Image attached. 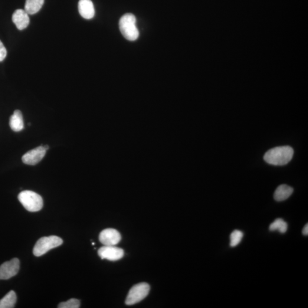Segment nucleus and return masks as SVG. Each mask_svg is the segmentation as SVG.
Masks as SVG:
<instances>
[{
    "mask_svg": "<svg viewBox=\"0 0 308 308\" xmlns=\"http://www.w3.org/2000/svg\"><path fill=\"white\" fill-rule=\"evenodd\" d=\"M294 150L288 146L274 147L265 154L264 159L270 165L284 166L289 163L293 158Z\"/></svg>",
    "mask_w": 308,
    "mask_h": 308,
    "instance_id": "1",
    "label": "nucleus"
},
{
    "mask_svg": "<svg viewBox=\"0 0 308 308\" xmlns=\"http://www.w3.org/2000/svg\"><path fill=\"white\" fill-rule=\"evenodd\" d=\"M136 22V16L132 14L124 15L120 19V31L127 40L136 41L139 37V33L137 27Z\"/></svg>",
    "mask_w": 308,
    "mask_h": 308,
    "instance_id": "2",
    "label": "nucleus"
},
{
    "mask_svg": "<svg viewBox=\"0 0 308 308\" xmlns=\"http://www.w3.org/2000/svg\"><path fill=\"white\" fill-rule=\"evenodd\" d=\"M19 202L28 211L37 212L43 207L44 202L41 196L34 191H24L18 196Z\"/></svg>",
    "mask_w": 308,
    "mask_h": 308,
    "instance_id": "3",
    "label": "nucleus"
},
{
    "mask_svg": "<svg viewBox=\"0 0 308 308\" xmlns=\"http://www.w3.org/2000/svg\"><path fill=\"white\" fill-rule=\"evenodd\" d=\"M62 243L63 240L56 236L42 237L36 242L34 248V254L37 257H41L52 249L60 246Z\"/></svg>",
    "mask_w": 308,
    "mask_h": 308,
    "instance_id": "4",
    "label": "nucleus"
},
{
    "mask_svg": "<svg viewBox=\"0 0 308 308\" xmlns=\"http://www.w3.org/2000/svg\"><path fill=\"white\" fill-rule=\"evenodd\" d=\"M150 287L146 283H141L131 288L128 293L125 303L127 306H133L143 300L149 294Z\"/></svg>",
    "mask_w": 308,
    "mask_h": 308,
    "instance_id": "5",
    "label": "nucleus"
},
{
    "mask_svg": "<svg viewBox=\"0 0 308 308\" xmlns=\"http://www.w3.org/2000/svg\"><path fill=\"white\" fill-rule=\"evenodd\" d=\"M19 264L17 258L3 263L0 266V280H8L16 276L19 270Z\"/></svg>",
    "mask_w": 308,
    "mask_h": 308,
    "instance_id": "6",
    "label": "nucleus"
},
{
    "mask_svg": "<svg viewBox=\"0 0 308 308\" xmlns=\"http://www.w3.org/2000/svg\"><path fill=\"white\" fill-rule=\"evenodd\" d=\"M98 255L102 259L109 261H117L123 257L122 249L115 247V245H104L98 251Z\"/></svg>",
    "mask_w": 308,
    "mask_h": 308,
    "instance_id": "7",
    "label": "nucleus"
},
{
    "mask_svg": "<svg viewBox=\"0 0 308 308\" xmlns=\"http://www.w3.org/2000/svg\"><path fill=\"white\" fill-rule=\"evenodd\" d=\"M47 150L43 145L33 149L24 154L22 157V162L26 165H35L44 158Z\"/></svg>",
    "mask_w": 308,
    "mask_h": 308,
    "instance_id": "8",
    "label": "nucleus"
},
{
    "mask_svg": "<svg viewBox=\"0 0 308 308\" xmlns=\"http://www.w3.org/2000/svg\"><path fill=\"white\" fill-rule=\"evenodd\" d=\"M99 240L103 245H116L121 240V235L116 229L107 228L101 232Z\"/></svg>",
    "mask_w": 308,
    "mask_h": 308,
    "instance_id": "9",
    "label": "nucleus"
},
{
    "mask_svg": "<svg viewBox=\"0 0 308 308\" xmlns=\"http://www.w3.org/2000/svg\"><path fill=\"white\" fill-rule=\"evenodd\" d=\"M12 21L19 30L27 28L30 22L29 15L25 10L17 9L12 16Z\"/></svg>",
    "mask_w": 308,
    "mask_h": 308,
    "instance_id": "10",
    "label": "nucleus"
},
{
    "mask_svg": "<svg viewBox=\"0 0 308 308\" xmlns=\"http://www.w3.org/2000/svg\"><path fill=\"white\" fill-rule=\"evenodd\" d=\"M78 11L82 17L85 19L93 18L95 15L94 6L91 0H80Z\"/></svg>",
    "mask_w": 308,
    "mask_h": 308,
    "instance_id": "11",
    "label": "nucleus"
},
{
    "mask_svg": "<svg viewBox=\"0 0 308 308\" xmlns=\"http://www.w3.org/2000/svg\"><path fill=\"white\" fill-rule=\"evenodd\" d=\"M10 127L15 132H20L24 127L22 113L18 110L14 111L9 121Z\"/></svg>",
    "mask_w": 308,
    "mask_h": 308,
    "instance_id": "12",
    "label": "nucleus"
},
{
    "mask_svg": "<svg viewBox=\"0 0 308 308\" xmlns=\"http://www.w3.org/2000/svg\"><path fill=\"white\" fill-rule=\"evenodd\" d=\"M293 189L287 185H282L278 187L274 193V199L277 202L286 201L293 194Z\"/></svg>",
    "mask_w": 308,
    "mask_h": 308,
    "instance_id": "13",
    "label": "nucleus"
},
{
    "mask_svg": "<svg viewBox=\"0 0 308 308\" xmlns=\"http://www.w3.org/2000/svg\"><path fill=\"white\" fill-rule=\"evenodd\" d=\"M44 4V0H27L25 11L28 15H34L40 11Z\"/></svg>",
    "mask_w": 308,
    "mask_h": 308,
    "instance_id": "14",
    "label": "nucleus"
},
{
    "mask_svg": "<svg viewBox=\"0 0 308 308\" xmlns=\"http://www.w3.org/2000/svg\"><path fill=\"white\" fill-rule=\"evenodd\" d=\"M17 301V296L14 291H10L1 300H0V308H13Z\"/></svg>",
    "mask_w": 308,
    "mask_h": 308,
    "instance_id": "15",
    "label": "nucleus"
},
{
    "mask_svg": "<svg viewBox=\"0 0 308 308\" xmlns=\"http://www.w3.org/2000/svg\"><path fill=\"white\" fill-rule=\"evenodd\" d=\"M271 231H278L281 234H284L287 231L288 224L283 219H277L270 225Z\"/></svg>",
    "mask_w": 308,
    "mask_h": 308,
    "instance_id": "16",
    "label": "nucleus"
},
{
    "mask_svg": "<svg viewBox=\"0 0 308 308\" xmlns=\"http://www.w3.org/2000/svg\"><path fill=\"white\" fill-rule=\"evenodd\" d=\"M242 237H243V233L239 230H235L232 232L230 235V246L235 247L240 244Z\"/></svg>",
    "mask_w": 308,
    "mask_h": 308,
    "instance_id": "17",
    "label": "nucleus"
},
{
    "mask_svg": "<svg viewBox=\"0 0 308 308\" xmlns=\"http://www.w3.org/2000/svg\"><path fill=\"white\" fill-rule=\"evenodd\" d=\"M80 301L76 299H71L58 305L59 308H78L80 307Z\"/></svg>",
    "mask_w": 308,
    "mask_h": 308,
    "instance_id": "18",
    "label": "nucleus"
},
{
    "mask_svg": "<svg viewBox=\"0 0 308 308\" xmlns=\"http://www.w3.org/2000/svg\"><path fill=\"white\" fill-rule=\"evenodd\" d=\"M7 55V51L2 42L0 41V62L2 61Z\"/></svg>",
    "mask_w": 308,
    "mask_h": 308,
    "instance_id": "19",
    "label": "nucleus"
},
{
    "mask_svg": "<svg viewBox=\"0 0 308 308\" xmlns=\"http://www.w3.org/2000/svg\"><path fill=\"white\" fill-rule=\"evenodd\" d=\"M303 234L305 236H308V224H307L304 226L303 229Z\"/></svg>",
    "mask_w": 308,
    "mask_h": 308,
    "instance_id": "20",
    "label": "nucleus"
},
{
    "mask_svg": "<svg viewBox=\"0 0 308 308\" xmlns=\"http://www.w3.org/2000/svg\"><path fill=\"white\" fill-rule=\"evenodd\" d=\"M92 245H95V242H92Z\"/></svg>",
    "mask_w": 308,
    "mask_h": 308,
    "instance_id": "21",
    "label": "nucleus"
}]
</instances>
